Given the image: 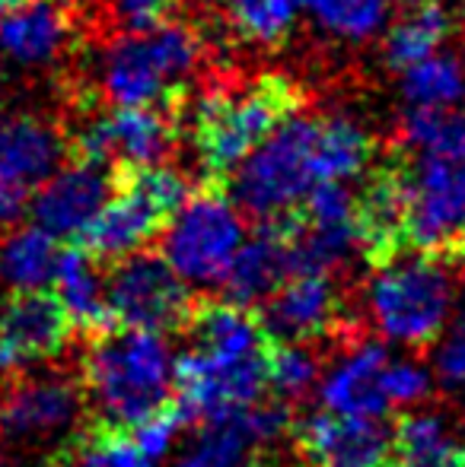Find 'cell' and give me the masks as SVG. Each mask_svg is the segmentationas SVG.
I'll use <instances>...</instances> for the list:
<instances>
[{
    "mask_svg": "<svg viewBox=\"0 0 465 467\" xmlns=\"http://www.w3.org/2000/svg\"><path fill=\"white\" fill-rule=\"evenodd\" d=\"M465 96V67L460 57L434 55L402 70V99L408 109H449Z\"/></svg>",
    "mask_w": 465,
    "mask_h": 467,
    "instance_id": "cell-29",
    "label": "cell"
},
{
    "mask_svg": "<svg viewBox=\"0 0 465 467\" xmlns=\"http://www.w3.org/2000/svg\"><path fill=\"white\" fill-rule=\"evenodd\" d=\"M100 261L90 258L83 248H61V258H58L55 277V296L61 302V308L68 312L70 327L83 334H106L112 331V312H109L106 299V280L100 274Z\"/></svg>",
    "mask_w": 465,
    "mask_h": 467,
    "instance_id": "cell-21",
    "label": "cell"
},
{
    "mask_svg": "<svg viewBox=\"0 0 465 467\" xmlns=\"http://www.w3.org/2000/svg\"><path fill=\"white\" fill-rule=\"evenodd\" d=\"M322 363L303 340H274L265 350V379L274 398L291 404L303 400L319 385Z\"/></svg>",
    "mask_w": 465,
    "mask_h": 467,
    "instance_id": "cell-31",
    "label": "cell"
},
{
    "mask_svg": "<svg viewBox=\"0 0 465 467\" xmlns=\"http://www.w3.org/2000/svg\"><path fill=\"white\" fill-rule=\"evenodd\" d=\"M233 32L248 45L278 48L297 23V0H224Z\"/></svg>",
    "mask_w": 465,
    "mask_h": 467,
    "instance_id": "cell-32",
    "label": "cell"
},
{
    "mask_svg": "<svg viewBox=\"0 0 465 467\" xmlns=\"http://www.w3.org/2000/svg\"><path fill=\"white\" fill-rule=\"evenodd\" d=\"M70 318L48 289H19L0 308V369H23L64 350Z\"/></svg>",
    "mask_w": 465,
    "mask_h": 467,
    "instance_id": "cell-14",
    "label": "cell"
},
{
    "mask_svg": "<svg viewBox=\"0 0 465 467\" xmlns=\"http://www.w3.org/2000/svg\"><path fill=\"white\" fill-rule=\"evenodd\" d=\"M462 36H465V10H462Z\"/></svg>",
    "mask_w": 465,
    "mask_h": 467,
    "instance_id": "cell-42",
    "label": "cell"
},
{
    "mask_svg": "<svg viewBox=\"0 0 465 467\" xmlns=\"http://www.w3.org/2000/svg\"><path fill=\"white\" fill-rule=\"evenodd\" d=\"M106 299L112 321L122 327L143 331H173L182 327L192 312L188 283L163 261V254H124L106 280Z\"/></svg>",
    "mask_w": 465,
    "mask_h": 467,
    "instance_id": "cell-11",
    "label": "cell"
},
{
    "mask_svg": "<svg viewBox=\"0 0 465 467\" xmlns=\"http://www.w3.org/2000/svg\"><path fill=\"white\" fill-rule=\"evenodd\" d=\"M26 207H29V194H26V191L0 185V226L19 220V216L26 213Z\"/></svg>",
    "mask_w": 465,
    "mask_h": 467,
    "instance_id": "cell-39",
    "label": "cell"
},
{
    "mask_svg": "<svg viewBox=\"0 0 465 467\" xmlns=\"http://www.w3.org/2000/svg\"><path fill=\"white\" fill-rule=\"evenodd\" d=\"M175 357L160 331L122 327L106 331L87 353V391L102 420L115 426H134L163 410L173 398Z\"/></svg>",
    "mask_w": 465,
    "mask_h": 467,
    "instance_id": "cell-3",
    "label": "cell"
},
{
    "mask_svg": "<svg viewBox=\"0 0 465 467\" xmlns=\"http://www.w3.org/2000/svg\"><path fill=\"white\" fill-rule=\"evenodd\" d=\"M319 118L291 115L271 130L239 166L227 175V194L259 223H274L293 213L312 185H319L316 160Z\"/></svg>",
    "mask_w": 465,
    "mask_h": 467,
    "instance_id": "cell-5",
    "label": "cell"
},
{
    "mask_svg": "<svg viewBox=\"0 0 465 467\" xmlns=\"http://www.w3.org/2000/svg\"><path fill=\"white\" fill-rule=\"evenodd\" d=\"M246 239L239 207L220 185L195 188L188 201L169 216L163 233V261L185 283L214 286L224 280L236 248Z\"/></svg>",
    "mask_w": 465,
    "mask_h": 467,
    "instance_id": "cell-7",
    "label": "cell"
},
{
    "mask_svg": "<svg viewBox=\"0 0 465 467\" xmlns=\"http://www.w3.org/2000/svg\"><path fill=\"white\" fill-rule=\"evenodd\" d=\"M306 93L280 74H261L246 87L214 83L188 89L175 109L179 128L192 137L205 179L224 185L227 175L291 115L303 111Z\"/></svg>",
    "mask_w": 465,
    "mask_h": 467,
    "instance_id": "cell-1",
    "label": "cell"
},
{
    "mask_svg": "<svg viewBox=\"0 0 465 467\" xmlns=\"http://www.w3.org/2000/svg\"><path fill=\"white\" fill-rule=\"evenodd\" d=\"M405 185V245L443 254L465 248V156L398 147Z\"/></svg>",
    "mask_w": 465,
    "mask_h": 467,
    "instance_id": "cell-8",
    "label": "cell"
},
{
    "mask_svg": "<svg viewBox=\"0 0 465 467\" xmlns=\"http://www.w3.org/2000/svg\"><path fill=\"white\" fill-rule=\"evenodd\" d=\"M179 118L166 105H115L96 115L74 134L77 160L106 162L118 169L160 166L179 143Z\"/></svg>",
    "mask_w": 465,
    "mask_h": 467,
    "instance_id": "cell-10",
    "label": "cell"
},
{
    "mask_svg": "<svg viewBox=\"0 0 465 467\" xmlns=\"http://www.w3.org/2000/svg\"><path fill=\"white\" fill-rule=\"evenodd\" d=\"M61 248L58 239L38 229L36 223L23 229H13L0 242V283L10 286L13 293L19 289H45L55 277Z\"/></svg>",
    "mask_w": 465,
    "mask_h": 467,
    "instance_id": "cell-26",
    "label": "cell"
},
{
    "mask_svg": "<svg viewBox=\"0 0 465 467\" xmlns=\"http://www.w3.org/2000/svg\"><path fill=\"white\" fill-rule=\"evenodd\" d=\"M462 254H465V248H462Z\"/></svg>",
    "mask_w": 465,
    "mask_h": 467,
    "instance_id": "cell-44",
    "label": "cell"
},
{
    "mask_svg": "<svg viewBox=\"0 0 465 467\" xmlns=\"http://www.w3.org/2000/svg\"><path fill=\"white\" fill-rule=\"evenodd\" d=\"M192 347L217 357H259L268 350V334L259 315L233 299H207L192 306L185 318Z\"/></svg>",
    "mask_w": 465,
    "mask_h": 467,
    "instance_id": "cell-22",
    "label": "cell"
},
{
    "mask_svg": "<svg viewBox=\"0 0 465 467\" xmlns=\"http://www.w3.org/2000/svg\"><path fill=\"white\" fill-rule=\"evenodd\" d=\"M287 277V254H284V233L278 223H261L255 239H242L236 248L230 267L224 274L227 299L239 306L261 302L280 280Z\"/></svg>",
    "mask_w": 465,
    "mask_h": 467,
    "instance_id": "cell-23",
    "label": "cell"
},
{
    "mask_svg": "<svg viewBox=\"0 0 465 467\" xmlns=\"http://www.w3.org/2000/svg\"><path fill=\"white\" fill-rule=\"evenodd\" d=\"M392 430L383 420L319 410L297 426L300 455L310 467H386Z\"/></svg>",
    "mask_w": 465,
    "mask_h": 467,
    "instance_id": "cell-16",
    "label": "cell"
},
{
    "mask_svg": "<svg viewBox=\"0 0 465 467\" xmlns=\"http://www.w3.org/2000/svg\"><path fill=\"white\" fill-rule=\"evenodd\" d=\"M192 182L185 172L166 166L118 169L115 191L96 220L83 229V252L96 261H118L141 252L160 235L169 216L188 201Z\"/></svg>",
    "mask_w": 465,
    "mask_h": 467,
    "instance_id": "cell-6",
    "label": "cell"
},
{
    "mask_svg": "<svg viewBox=\"0 0 465 467\" xmlns=\"http://www.w3.org/2000/svg\"><path fill=\"white\" fill-rule=\"evenodd\" d=\"M109 6V13L128 29H147L163 19L173 16V10L182 0H102Z\"/></svg>",
    "mask_w": 465,
    "mask_h": 467,
    "instance_id": "cell-38",
    "label": "cell"
},
{
    "mask_svg": "<svg viewBox=\"0 0 465 467\" xmlns=\"http://www.w3.org/2000/svg\"><path fill=\"white\" fill-rule=\"evenodd\" d=\"M261 327L274 340H310L342 321V293L332 274H287L261 299Z\"/></svg>",
    "mask_w": 465,
    "mask_h": 467,
    "instance_id": "cell-15",
    "label": "cell"
},
{
    "mask_svg": "<svg viewBox=\"0 0 465 467\" xmlns=\"http://www.w3.org/2000/svg\"><path fill=\"white\" fill-rule=\"evenodd\" d=\"M376 156L373 137L360 128L354 118L325 115L319 118L316 130V160L322 182H348L357 179Z\"/></svg>",
    "mask_w": 465,
    "mask_h": 467,
    "instance_id": "cell-27",
    "label": "cell"
},
{
    "mask_svg": "<svg viewBox=\"0 0 465 467\" xmlns=\"http://www.w3.org/2000/svg\"><path fill=\"white\" fill-rule=\"evenodd\" d=\"M430 347H434V357H430L434 381L447 394L465 398V312L449 318Z\"/></svg>",
    "mask_w": 465,
    "mask_h": 467,
    "instance_id": "cell-35",
    "label": "cell"
},
{
    "mask_svg": "<svg viewBox=\"0 0 465 467\" xmlns=\"http://www.w3.org/2000/svg\"><path fill=\"white\" fill-rule=\"evenodd\" d=\"M357 245L373 265L389 261L405 245V185L398 153L376 166L357 197Z\"/></svg>",
    "mask_w": 465,
    "mask_h": 467,
    "instance_id": "cell-20",
    "label": "cell"
},
{
    "mask_svg": "<svg viewBox=\"0 0 465 467\" xmlns=\"http://www.w3.org/2000/svg\"><path fill=\"white\" fill-rule=\"evenodd\" d=\"M312 23L338 42L360 45L383 32L396 0H297Z\"/></svg>",
    "mask_w": 465,
    "mask_h": 467,
    "instance_id": "cell-30",
    "label": "cell"
},
{
    "mask_svg": "<svg viewBox=\"0 0 465 467\" xmlns=\"http://www.w3.org/2000/svg\"><path fill=\"white\" fill-rule=\"evenodd\" d=\"M246 451L248 439L233 413V417L205 423L198 442L175 462V467H239Z\"/></svg>",
    "mask_w": 465,
    "mask_h": 467,
    "instance_id": "cell-34",
    "label": "cell"
},
{
    "mask_svg": "<svg viewBox=\"0 0 465 467\" xmlns=\"http://www.w3.org/2000/svg\"><path fill=\"white\" fill-rule=\"evenodd\" d=\"M68 153V140L38 115L0 118V185L32 194Z\"/></svg>",
    "mask_w": 465,
    "mask_h": 467,
    "instance_id": "cell-18",
    "label": "cell"
},
{
    "mask_svg": "<svg viewBox=\"0 0 465 467\" xmlns=\"http://www.w3.org/2000/svg\"><path fill=\"white\" fill-rule=\"evenodd\" d=\"M0 467H6V464H4V462H0Z\"/></svg>",
    "mask_w": 465,
    "mask_h": 467,
    "instance_id": "cell-43",
    "label": "cell"
},
{
    "mask_svg": "<svg viewBox=\"0 0 465 467\" xmlns=\"http://www.w3.org/2000/svg\"><path fill=\"white\" fill-rule=\"evenodd\" d=\"M239 467H274V464H268V462H248V464H239Z\"/></svg>",
    "mask_w": 465,
    "mask_h": 467,
    "instance_id": "cell-41",
    "label": "cell"
},
{
    "mask_svg": "<svg viewBox=\"0 0 465 467\" xmlns=\"http://www.w3.org/2000/svg\"><path fill=\"white\" fill-rule=\"evenodd\" d=\"M430 388H434V372L428 366L415 363V359H392L386 363L383 372V391L389 407H415L428 400Z\"/></svg>",
    "mask_w": 465,
    "mask_h": 467,
    "instance_id": "cell-36",
    "label": "cell"
},
{
    "mask_svg": "<svg viewBox=\"0 0 465 467\" xmlns=\"http://www.w3.org/2000/svg\"><path fill=\"white\" fill-rule=\"evenodd\" d=\"M386 467H465V445L440 413H405L392 430Z\"/></svg>",
    "mask_w": 465,
    "mask_h": 467,
    "instance_id": "cell-24",
    "label": "cell"
},
{
    "mask_svg": "<svg viewBox=\"0 0 465 467\" xmlns=\"http://www.w3.org/2000/svg\"><path fill=\"white\" fill-rule=\"evenodd\" d=\"M182 426L185 423H182V417L175 413V407L166 404L163 410L150 413V417H143L141 423L131 426V432H134L137 445H141V449L147 451L156 464H160L163 458L169 455V449H173V442H175V436H179Z\"/></svg>",
    "mask_w": 465,
    "mask_h": 467,
    "instance_id": "cell-37",
    "label": "cell"
},
{
    "mask_svg": "<svg viewBox=\"0 0 465 467\" xmlns=\"http://www.w3.org/2000/svg\"><path fill=\"white\" fill-rule=\"evenodd\" d=\"M389 350L383 344H357L338 359L325 375H319V400L322 410L338 417L383 420L392 410L383 391V372Z\"/></svg>",
    "mask_w": 465,
    "mask_h": 467,
    "instance_id": "cell-19",
    "label": "cell"
},
{
    "mask_svg": "<svg viewBox=\"0 0 465 467\" xmlns=\"http://www.w3.org/2000/svg\"><path fill=\"white\" fill-rule=\"evenodd\" d=\"M460 302L456 274L437 254H392L379 261L366 286V312L383 340L421 350L453 318Z\"/></svg>",
    "mask_w": 465,
    "mask_h": 467,
    "instance_id": "cell-4",
    "label": "cell"
},
{
    "mask_svg": "<svg viewBox=\"0 0 465 467\" xmlns=\"http://www.w3.org/2000/svg\"><path fill=\"white\" fill-rule=\"evenodd\" d=\"M195 4H201V6H220L224 0H195Z\"/></svg>",
    "mask_w": 465,
    "mask_h": 467,
    "instance_id": "cell-40",
    "label": "cell"
},
{
    "mask_svg": "<svg viewBox=\"0 0 465 467\" xmlns=\"http://www.w3.org/2000/svg\"><path fill=\"white\" fill-rule=\"evenodd\" d=\"M74 10L68 0H23L0 10V61L13 70H48L70 51Z\"/></svg>",
    "mask_w": 465,
    "mask_h": 467,
    "instance_id": "cell-13",
    "label": "cell"
},
{
    "mask_svg": "<svg viewBox=\"0 0 465 467\" xmlns=\"http://www.w3.org/2000/svg\"><path fill=\"white\" fill-rule=\"evenodd\" d=\"M453 32V16L440 0H405L398 16L386 29L383 61L392 70H405L408 64L443 48Z\"/></svg>",
    "mask_w": 465,
    "mask_h": 467,
    "instance_id": "cell-25",
    "label": "cell"
},
{
    "mask_svg": "<svg viewBox=\"0 0 465 467\" xmlns=\"http://www.w3.org/2000/svg\"><path fill=\"white\" fill-rule=\"evenodd\" d=\"M80 388L68 379H32L0 404V436L10 442H48L80 420Z\"/></svg>",
    "mask_w": 465,
    "mask_h": 467,
    "instance_id": "cell-17",
    "label": "cell"
},
{
    "mask_svg": "<svg viewBox=\"0 0 465 467\" xmlns=\"http://www.w3.org/2000/svg\"><path fill=\"white\" fill-rule=\"evenodd\" d=\"M398 140L408 153L465 156V118L449 109H408Z\"/></svg>",
    "mask_w": 465,
    "mask_h": 467,
    "instance_id": "cell-33",
    "label": "cell"
},
{
    "mask_svg": "<svg viewBox=\"0 0 465 467\" xmlns=\"http://www.w3.org/2000/svg\"><path fill=\"white\" fill-rule=\"evenodd\" d=\"M268 388L265 353L259 357H217L185 350L173 366V407L182 423H214L261 400Z\"/></svg>",
    "mask_w": 465,
    "mask_h": 467,
    "instance_id": "cell-9",
    "label": "cell"
},
{
    "mask_svg": "<svg viewBox=\"0 0 465 467\" xmlns=\"http://www.w3.org/2000/svg\"><path fill=\"white\" fill-rule=\"evenodd\" d=\"M55 467H156V462L137 445L131 426L100 420L70 445H64Z\"/></svg>",
    "mask_w": 465,
    "mask_h": 467,
    "instance_id": "cell-28",
    "label": "cell"
},
{
    "mask_svg": "<svg viewBox=\"0 0 465 467\" xmlns=\"http://www.w3.org/2000/svg\"><path fill=\"white\" fill-rule=\"evenodd\" d=\"M205 61V36L192 23H156L109 38L96 55V89L109 105L179 109Z\"/></svg>",
    "mask_w": 465,
    "mask_h": 467,
    "instance_id": "cell-2",
    "label": "cell"
},
{
    "mask_svg": "<svg viewBox=\"0 0 465 467\" xmlns=\"http://www.w3.org/2000/svg\"><path fill=\"white\" fill-rule=\"evenodd\" d=\"M118 172L106 162L74 160L58 166L48 179L29 194V213L38 229L61 239H80L83 229L96 220L102 203L112 197Z\"/></svg>",
    "mask_w": 465,
    "mask_h": 467,
    "instance_id": "cell-12",
    "label": "cell"
}]
</instances>
